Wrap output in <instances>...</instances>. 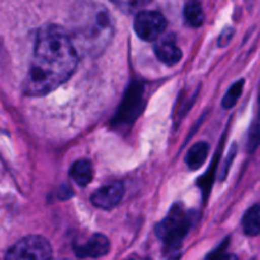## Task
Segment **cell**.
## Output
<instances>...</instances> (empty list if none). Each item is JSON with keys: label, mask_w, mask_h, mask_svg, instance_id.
Returning a JSON list of instances; mask_svg holds the SVG:
<instances>
[{"label": "cell", "mask_w": 260, "mask_h": 260, "mask_svg": "<svg viewBox=\"0 0 260 260\" xmlns=\"http://www.w3.org/2000/svg\"><path fill=\"white\" fill-rule=\"evenodd\" d=\"M184 18L192 27H201L205 22V13L200 0H188L184 7Z\"/></svg>", "instance_id": "obj_12"}, {"label": "cell", "mask_w": 260, "mask_h": 260, "mask_svg": "<svg viewBox=\"0 0 260 260\" xmlns=\"http://www.w3.org/2000/svg\"><path fill=\"white\" fill-rule=\"evenodd\" d=\"M74 38H70L76 52H98L107 46L111 40L113 27L111 15L104 8H88L83 22H79L74 28Z\"/></svg>", "instance_id": "obj_2"}, {"label": "cell", "mask_w": 260, "mask_h": 260, "mask_svg": "<svg viewBox=\"0 0 260 260\" xmlns=\"http://www.w3.org/2000/svg\"><path fill=\"white\" fill-rule=\"evenodd\" d=\"M142 95H144L142 85L134 81L127 89L123 101L117 111L116 117L113 118V123L116 126H127L137 118L142 108V101H144Z\"/></svg>", "instance_id": "obj_5"}, {"label": "cell", "mask_w": 260, "mask_h": 260, "mask_svg": "<svg viewBox=\"0 0 260 260\" xmlns=\"http://www.w3.org/2000/svg\"><path fill=\"white\" fill-rule=\"evenodd\" d=\"M235 152H236V150H235V146H234V149L231 150V155L228 157V161H226L225 168L222 169V175H221V179H225L226 174H228V172H229V165L231 164V160H233L234 156H235Z\"/></svg>", "instance_id": "obj_17"}, {"label": "cell", "mask_w": 260, "mask_h": 260, "mask_svg": "<svg viewBox=\"0 0 260 260\" xmlns=\"http://www.w3.org/2000/svg\"><path fill=\"white\" fill-rule=\"evenodd\" d=\"M69 174H70L71 179H73L76 184L80 185V187H86V185L90 184V182L93 180V164H91L90 160L88 159L78 160V161H75L71 165Z\"/></svg>", "instance_id": "obj_10"}, {"label": "cell", "mask_w": 260, "mask_h": 260, "mask_svg": "<svg viewBox=\"0 0 260 260\" xmlns=\"http://www.w3.org/2000/svg\"><path fill=\"white\" fill-rule=\"evenodd\" d=\"M155 55L161 61L162 63L168 66H174L182 60V50L175 42V38L172 35H168L165 37L159 38L155 43Z\"/></svg>", "instance_id": "obj_9"}, {"label": "cell", "mask_w": 260, "mask_h": 260, "mask_svg": "<svg viewBox=\"0 0 260 260\" xmlns=\"http://www.w3.org/2000/svg\"><path fill=\"white\" fill-rule=\"evenodd\" d=\"M111 249L109 240L102 234H94L85 244H78L74 245V251H75L78 258H101V256L108 254Z\"/></svg>", "instance_id": "obj_8"}, {"label": "cell", "mask_w": 260, "mask_h": 260, "mask_svg": "<svg viewBox=\"0 0 260 260\" xmlns=\"http://www.w3.org/2000/svg\"><path fill=\"white\" fill-rule=\"evenodd\" d=\"M233 36H234L233 28L231 27L225 28V29L222 30V33L220 35V37H218V46H221V47H225V46H228L229 43H230Z\"/></svg>", "instance_id": "obj_16"}, {"label": "cell", "mask_w": 260, "mask_h": 260, "mask_svg": "<svg viewBox=\"0 0 260 260\" xmlns=\"http://www.w3.org/2000/svg\"><path fill=\"white\" fill-rule=\"evenodd\" d=\"M78 65V52L63 28L45 25L37 32L25 78L28 95L42 96L69 80Z\"/></svg>", "instance_id": "obj_1"}, {"label": "cell", "mask_w": 260, "mask_h": 260, "mask_svg": "<svg viewBox=\"0 0 260 260\" xmlns=\"http://www.w3.org/2000/svg\"><path fill=\"white\" fill-rule=\"evenodd\" d=\"M135 32L141 40L155 41L161 36L167 28V19L164 15L154 10L140 12L135 18Z\"/></svg>", "instance_id": "obj_6"}, {"label": "cell", "mask_w": 260, "mask_h": 260, "mask_svg": "<svg viewBox=\"0 0 260 260\" xmlns=\"http://www.w3.org/2000/svg\"><path fill=\"white\" fill-rule=\"evenodd\" d=\"M196 218H197L196 211H187L182 203H177L173 206L169 215L159 225H156L155 233L170 250L178 249L183 239L189 233Z\"/></svg>", "instance_id": "obj_3"}, {"label": "cell", "mask_w": 260, "mask_h": 260, "mask_svg": "<svg viewBox=\"0 0 260 260\" xmlns=\"http://www.w3.org/2000/svg\"><path fill=\"white\" fill-rule=\"evenodd\" d=\"M150 2H151V0H132V4H134L135 7H140V5H145Z\"/></svg>", "instance_id": "obj_18"}, {"label": "cell", "mask_w": 260, "mask_h": 260, "mask_svg": "<svg viewBox=\"0 0 260 260\" xmlns=\"http://www.w3.org/2000/svg\"><path fill=\"white\" fill-rule=\"evenodd\" d=\"M124 194V185L121 182H113L99 188L91 194V203L102 210H112L119 205Z\"/></svg>", "instance_id": "obj_7"}, {"label": "cell", "mask_w": 260, "mask_h": 260, "mask_svg": "<svg viewBox=\"0 0 260 260\" xmlns=\"http://www.w3.org/2000/svg\"><path fill=\"white\" fill-rule=\"evenodd\" d=\"M52 248L43 236L30 235L20 239L10 246L5 254V260H50Z\"/></svg>", "instance_id": "obj_4"}, {"label": "cell", "mask_w": 260, "mask_h": 260, "mask_svg": "<svg viewBox=\"0 0 260 260\" xmlns=\"http://www.w3.org/2000/svg\"><path fill=\"white\" fill-rule=\"evenodd\" d=\"M223 249H225V245H222L216 253L208 256L207 260H239L238 256L234 255V254H223Z\"/></svg>", "instance_id": "obj_15"}, {"label": "cell", "mask_w": 260, "mask_h": 260, "mask_svg": "<svg viewBox=\"0 0 260 260\" xmlns=\"http://www.w3.org/2000/svg\"><path fill=\"white\" fill-rule=\"evenodd\" d=\"M208 152H210V146L207 142H197L188 150L187 155H185V164L190 170L200 169L207 160Z\"/></svg>", "instance_id": "obj_11"}, {"label": "cell", "mask_w": 260, "mask_h": 260, "mask_svg": "<svg viewBox=\"0 0 260 260\" xmlns=\"http://www.w3.org/2000/svg\"><path fill=\"white\" fill-rule=\"evenodd\" d=\"M243 230L248 236H258L260 233L259 206L254 205L249 208L243 217Z\"/></svg>", "instance_id": "obj_13"}, {"label": "cell", "mask_w": 260, "mask_h": 260, "mask_svg": "<svg viewBox=\"0 0 260 260\" xmlns=\"http://www.w3.org/2000/svg\"><path fill=\"white\" fill-rule=\"evenodd\" d=\"M244 84L245 81L241 79V80H238L236 83H234L233 85L230 86V89L228 90V93L225 94L222 99V107L225 109H231L236 103H238V99L240 98L241 93H243Z\"/></svg>", "instance_id": "obj_14"}]
</instances>
